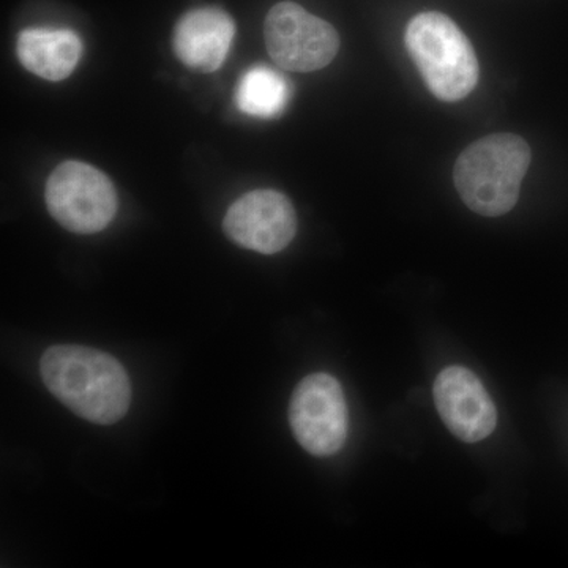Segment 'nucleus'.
Returning a JSON list of instances; mask_svg holds the SVG:
<instances>
[{"instance_id": "nucleus-11", "label": "nucleus", "mask_w": 568, "mask_h": 568, "mask_svg": "<svg viewBox=\"0 0 568 568\" xmlns=\"http://www.w3.org/2000/svg\"><path fill=\"white\" fill-rule=\"evenodd\" d=\"M291 84L278 71L267 65L246 70L235 89L234 103L239 111L257 119H275L286 110Z\"/></svg>"}, {"instance_id": "nucleus-9", "label": "nucleus", "mask_w": 568, "mask_h": 568, "mask_svg": "<svg viewBox=\"0 0 568 568\" xmlns=\"http://www.w3.org/2000/svg\"><path fill=\"white\" fill-rule=\"evenodd\" d=\"M235 37V22L219 7L190 10L178 21L173 48L183 65L212 73L226 61Z\"/></svg>"}, {"instance_id": "nucleus-5", "label": "nucleus", "mask_w": 568, "mask_h": 568, "mask_svg": "<svg viewBox=\"0 0 568 568\" xmlns=\"http://www.w3.org/2000/svg\"><path fill=\"white\" fill-rule=\"evenodd\" d=\"M268 54L283 70L312 73L334 61L339 36L334 26L294 2H280L265 17Z\"/></svg>"}, {"instance_id": "nucleus-4", "label": "nucleus", "mask_w": 568, "mask_h": 568, "mask_svg": "<svg viewBox=\"0 0 568 568\" xmlns=\"http://www.w3.org/2000/svg\"><path fill=\"white\" fill-rule=\"evenodd\" d=\"M44 200L52 219L77 234L100 233L118 212L111 179L82 162L59 164L48 179Z\"/></svg>"}, {"instance_id": "nucleus-7", "label": "nucleus", "mask_w": 568, "mask_h": 568, "mask_svg": "<svg viewBox=\"0 0 568 568\" xmlns=\"http://www.w3.org/2000/svg\"><path fill=\"white\" fill-rule=\"evenodd\" d=\"M224 234L242 248L283 252L297 233L294 205L275 190H254L239 197L223 222Z\"/></svg>"}, {"instance_id": "nucleus-3", "label": "nucleus", "mask_w": 568, "mask_h": 568, "mask_svg": "<svg viewBox=\"0 0 568 568\" xmlns=\"http://www.w3.org/2000/svg\"><path fill=\"white\" fill-rule=\"evenodd\" d=\"M405 43L426 88L440 102H459L476 89V51L446 14L439 11L418 13L407 24Z\"/></svg>"}, {"instance_id": "nucleus-10", "label": "nucleus", "mask_w": 568, "mask_h": 568, "mask_svg": "<svg viewBox=\"0 0 568 568\" xmlns=\"http://www.w3.org/2000/svg\"><path fill=\"white\" fill-rule=\"evenodd\" d=\"M17 52L26 70L47 81H62L77 69L82 43L70 29H26L18 36Z\"/></svg>"}, {"instance_id": "nucleus-8", "label": "nucleus", "mask_w": 568, "mask_h": 568, "mask_svg": "<svg viewBox=\"0 0 568 568\" xmlns=\"http://www.w3.org/2000/svg\"><path fill=\"white\" fill-rule=\"evenodd\" d=\"M433 395L444 424L463 443H478L495 432V403L481 381L465 366L444 368L436 377Z\"/></svg>"}, {"instance_id": "nucleus-2", "label": "nucleus", "mask_w": 568, "mask_h": 568, "mask_svg": "<svg viewBox=\"0 0 568 568\" xmlns=\"http://www.w3.org/2000/svg\"><path fill=\"white\" fill-rule=\"evenodd\" d=\"M530 148L518 134L496 133L470 144L454 168L459 196L481 216H500L518 203Z\"/></svg>"}, {"instance_id": "nucleus-1", "label": "nucleus", "mask_w": 568, "mask_h": 568, "mask_svg": "<svg viewBox=\"0 0 568 568\" xmlns=\"http://www.w3.org/2000/svg\"><path fill=\"white\" fill-rule=\"evenodd\" d=\"M40 372L48 390L84 420L112 425L129 413V375L118 358L103 351L52 346L41 357Z\"/></svg>"}, {"instance_id": "nucleus-6", "label": "nucleus", "mask_w": 568, "mask_h": 568, "mask_svg": "<svg viewBox=\"0 0 568 568\" xmlns=\"http://www.w3.org/2000/svg\"><path fill=\"white\" fill-rule=\"evenodd\" d=\"M290 424L297 443L315 457L338 454L347 439V405L342 384L327 373L306 376L295 387Z\"/></svg>"}]
</instances>
